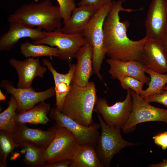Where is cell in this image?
I'll return each mask as SVG.
<instances>
[{"label": "cell", "mask_w": 167, "mask_h": 167, "mask_svg": "<svg viewBox=\"0 0 167 167\" xmlns=\"http://www.w3.org/2000/svg\"><path fill=\"white\" fill-rule=\"evenodd\" d=\"M6 99V95H4L2 91L0 90V101H5Z\"/></svg>", "instance_id": "d590c367"}, {"label": "cell", "mask_w": 167, "mask_h": 167, "mask_svg": "<svg viewBox=\"0 0 167 167\" xmlns=\"http://www.w3.org/2000/svg\"><path fill=\"white\" fill-rule=\"evenodd\" d=\"M140 61L146 68L160 73L167 72V57L159 39H148Z\"/></svg>", "instance_id": "2e32d148"}, {"label": "cell", "mask_w": 167, "mask_h": 167, "mask_svg": "<svg viewBox=\"0 0 167 167\" xmlns=\"http://www.w3.org/2000/svg\"><path fill=\"white\" fill-rule=\"evenodd\" d=\"M10 65L16 71L18 77L17 87L19 88L32 87V82L37 77L42 78L47 71L46 67L42 66L38 58H27L21 61L15 58L9 60Z\"/></svg>", "instance_id": "5bb4252c"}, {"label": "cell", "mask_w": 167, "mask_h": 167, "mask_svg": "<svg viewBox=\"0 0 167 167\" xmlns=\"http://www.w3.org/2000/svg\"><path fill=\"white\" fill-rule=\"evenodd\" d=\"M20 147L24 148V162L26 166L44 167L46 164L45 150L28 143L22 144Z\"/></svg>", "instance_id": "484cf974"}, {"label": "cell", "mask_w": 167, "mask_h": 167, "mask_svg": "<svg viewBox=\"0 0 167 167\" xmlns=\"http://www.w3.org/2000/svg\"><path fill=\"white\" fill-rule=\"evenodd\" d=\"M133 108L130 117L122 130L127 134L133 131L138 124L148 122L167 124V109L153 106L131 90Z\"/></svg>", "instance_id": "ba28073f"}, {"label": "cell", "mask_w": 167, "mask_h": 167, "mask_svg": "<svg viewBox=\"0 0 167 167\" xmlns=\"http://www.w3.org/2000/svg\"><path fill=\"white\" fill-rule=\"evenodd\" d=\"M96 113L100 125L101 133L95 148L103 167H109L114 156L121 150L125 147L138 145L139 144L124 139L121 134V129L108 126L101 116Z\"/></svg>", "instance_id": "5b68a950"}, {"label": "cell", "mask_w": 167, "mask_h": 167, "mask_svg": "<svg viewBox=\"0 0 167 167\" xmlns=\"http://www.w3.org/2000/svg\"><path fill=\"white\" fill-rule=\"evenodd\" d=\"M46 37L45 31L37 28H32L16 21L10 22L9 29L0 37V51H9L25 37L30 38L33 41L41 40Z\"/></svg>", "instance_id": "4fadbf2b"}, {"label": "cell", "mask_w": 167, "mask_h": 167, "mask_svg": "<svg viewBox=\"0 0 167 167\" xmlns=\"http://www.w3.org/2000/svg\"><path fill=\"white\" fill-rule=\"evenodd\" d=\"M71 162V159H66L53 163L46 164L44 167H69Z\"/></svg>", "instance_id": "d6a6232c"}, {"label": "cell", "mask_w": 167, "mask_h": 167, "mask_svg": "<svg viewBox=\"0 0 167 167\" xmlns=\"http://www.w3.org/2000/svg\"><path fill=\"white\" fill-rule=\"evenodd\" d=\"M111 1V0H81L78 4L79 6L93 5L100 9L106 5Z\"/></svg>", "instance_id": "4dcf8cb0"}, {"label": "cell", "mask_w": 167, "mask_h": 167, "mask_svg": "<svg viewBox=\"0 0 167 167\" xmlns=\"http://www.w3.org/2000/svg\"><path fill=\"white\" fill-rule=\"evenodd\" d=\"M46 37L33 41L35 44H46L58 49V59L70 63L79 49L86 43L82 33L68 34L63 33L61 27L52 32L45 31Z\"/></svg>", "instance_id": "8992f818"}, {"label": "cell", "mask_w": 167, "mask_h": 167, "mask_svg": "<svg viewBox=\"0 0 167 167\" xmlns=\"http://www.w3.org/2000/svg\"><path fill=\"white\" fill-rule=\"evenodd\" d=\"M164 89V92L161 93L151 96L143 99L149 103H157L167 108V87H165Z\"/></svg>", "instance_id": "f546056e"}, {"label": "cell", "mask_w": 167, "mask_h": 167, "mask_svg": "<svg viewBox=\"0 0 167 167\" xmlns=\"http://www.w3.org/2000/svg\"><path fill=\"white\" fill-rule=\"evenodd\" d=\"M92 47L86 43L77 53V63L72 82L78 86L85 87L89 83L93 73Z\"/></svg>", "instance_id": "d6986e66"}, {"label": "cell", "mask_w": 167, "mask_h": 167, "mask_svg": "<svg viewBox=\"0 0 167 167\" xmlns=\"http://www.w3.org/2000/svg\"><path fill=\"white\" fill-rule=\"evenodd\" d=\"M99 9L93 5H84L76 7L70 19L62 28V31L68 34L82 33Z\"/></svg>", "instance_id": "ffe728a7"}, {"label": "cell", "mask_w": 167, "mask_h": 167, "mask_svg": "<svg viewBox=\"0 0 167 167\" xmlns=\"http://www.w3.org/2000/svg\"><path fill=\"white\" fill-rule=\"evenodd\" d=\"M36 2H37L38 0H34Z\"/></svg>", "instance_id": "8d00e7d4"}, {"label": "cell", "mask_w": 167, "mask_h": 167, "mask_svg": "<svg viewBox=\"0 0 167 167\" xmlns=\"http://www.w3.org/2000/svg\"><path fill=\"white\" fill-rule=\"evenodd\" d=\"M114 1L98 9L82 34L87 43L92 47L93 73L101 81L103 77L100 72L106 55L104 44L103 24L105 18L111 9Z\"/></svg>", "instance_id": "277c9868"}, {"label": "cell", "mask_w": 167, "mask_h": 167, "mask_svg": "<svg viewBox=\"0 0 167 167\" xmlns=\"http://www.w3.org/2000/svg\"><path fill=\"white\" fill-rule=\"evenodd\" d=\"M13 133L18 144V147L24 143H28L45 151L54 138L57 128L54 126L46 131L32 128L26 124H17Z\"/></svg>", "instance_id": "9a60e30c"}, {"label": "cell", "mask_w": 167, "mask_h": 167, "mask_svg": "<svg viewBox=\"0 0 167 167\" xmlns=\"http://www.w3.org/2000/svg\"><path fill=\"white\" fill-rule=\"evenodd\" d=\"M122 88L124 89H130L140 95L142 92L143 87L145 83L136 78L131 76H125L118 78Z\"/></svg>", "instance_id": "83f0119b"}, {"label": "cell", "mask_w": 167, "mask_h": 167, "mask_svg": "<svg viewBox=\"0 0 167 167\" xmlns=\"http://www.w3.org/2000/svg\"><path fill=\"white\" fill-rule=\"evenodd\" d=\"M159 40L167 57V30L164 32Z\"/></svg>", "instance_id": "836d02e7"}, {"label": "cell", "mask_w": 167, "mask_h": 167, "mask_svg": "<svg viewBox=\"0 0 167 167\" xmlns=\"http://www.w3.org/2000/svg\"><path fill=\"white\" fill-rule=\"evenodd\" d=\"M96 93L93 81L85 87L78 86L71 82L61 112L84 126H90L93 123L92 114L98 98Z\"/></svg>", "instance_id": "3957f363"}, {"label": "cell", "mask_w": 167, "mask_h": 167, "mask_svg": "<svg viewBox=\"0 0 167 167\" xmlns=\"http://www.w3.org/2000/svg\"><path fill=\"white\" fill-rule=\"evenodd\" d=\"M50 109L49 103L41 102L23 112L16 113L15 120L19 124H45L49 121L47 115Z\"/></svg>", "instance_id": "44dd1931"}, {"label": "cell", "mask_w": 167, "mask_h": 167, "mask_svg": "<svg viewBox=\"0 0 167 167\" xmlns=\"http://www.w3.org/2000/svg\"><path fill=\"white\" fill-rule=\"evenodd\" d=\"M0 86L6 90V94H11L16 99L18 104L16 113L23 112L55 96L53 86L45 91L37 92L32 87L16 88L12 83L6 79L1 81Z\"/></svg>", "instance_id": "8fae6325"}, {"label": "cell", "mask_w": 167, "mask_h": 167, "mask_svg": "<svg viewBox=\"0 0 167 167\" xmlns=\"http://www.w3.org/2000/svg\"><path fill=\"white\" fill-rule=\"evenodd\" d=\"M128 0L114 1L112 8L105 19L103 24L104 44L106 55L109 58L123 61H140L144 45L148 40L145 36L138 41H133L127 36V31L129 23L127 20L121 21L119 15L121 11L128 12L141 11L138 9H126L122 3Z\"/></svg>", "instance_id": "6da1fadb"}, {"label": "cell", "mask_w": 167, "mask_h": 167, "mask_svg": "<svg viewBox=\"0 0 167 167\" xmlns=\"http://www.w3.org/2000/svg\"><path fill=\"white\" fill-rule=\"evenodd\" d=\"M59 4L60 10L64 24L69 20L73 10L76 7L75 0H56Z\"/></svg>", "instance_id": "f1b7e54d"}, {"label": "cell", "mask_w": 167, "mask_h": 167, "mask_svg": "<svg viewBox=\"0 0 167 167\" xmlns=\"http://www.w3.org/2000/svg\"><path fill=\"white\" fill-rule=\"evenodd\" d=\"M7 108L0 114V130L13 133L18 124L15 120L18 104L15 98L11 95L8 101Z\"/></svg>", "instance_id": "d4e9b609"}, {"label": "cell", "mask_w": 167, "mask_h": 167, "mask_svg": "<svg viewBox=\"0 0 167 167\" xmlns=\"http://www.w3.org/2000/svg\"><path fill=\"white\" fill-rule=\"evenodd\" d=\"M62 18L59 6L53 5L50 0L24 5L10 15L7 21H16L30 28L44 29L50 32L61 27Z\"/></svg>", "instance_id": "7a4b0ae2"}, {"label": "cell", "mask_w": 167, "mask_h": 167, "mask_svg": "<svg viewBox=\"0 0 167 167\" xmlns=\"http://www.w3.org/2000/svg\"><path fill=\"white\" fill-rule=\"evenodd\" d=\"M146 36L159 39L167 30V0H152L145 21Z\"/></svg>", "instance_id": "7c38bea8"}, {"label": "cell", "mask_w": 167, "mask_h": 167, "mask_svg": "<svg viewBox=\"0 0 167 167\" xmlns=\"http://www.w3.org/2000/svg\"><path fill=\"white\" fill-rule=\"evenodd\" d=\"M49 115L56 122L55 126L69 130L75 136L80 146L88 145L95 147L100 135L99 123L93 122L89 126H84L58 110L55 106L50 109Z\"/></svg>", "instance_id": "9c48e42d"}, {"label": "cell", "mask_w": 167, "mask_h": 167, "mask_svg": "<svg viewBox=\"0 0 167 167\" xmlns=\"http://www.w3.org/2000/svg\"><path fill=\"white\" fill-rule=\"evenodd\" d=\"M18 144L12 132L4 130L0 131V166L7 167V157L15 148Z\"/></svg>", "instance_id": "4316f807"}, {"label": "cell", "mask_w": 167, "mask_h": 167, "mask_svg": "<svg viewBox=\"0 0 167 167\" xmlns=\"http://www.w3.org/2000/svg\"><path fill=\"white\" fill-rule=\"evenodd\" d=\"M145 72L149 75L150 80L148 84V87L143 90L139 96L144 99L163 92L164 88L167 83V74L159 73L148 68H145Z\"/></svg>", "instance_id": "cb8c5ba5"}, {"label": "cell", "mask_w": 167, "mask_h": 167, "mask_svg": "<svg viewBox=\"0 0 167 167\" xmlns=\"http://www.w3.org/2000/svg\"><path fill=\"white\" fill-rule=\"evenodd\" d=\"M109 66L108 71L112 79L125 76H131L148 84L150 78L145 74V67L140 61H123L116 59L108 58L106 60Z\"/></svg>", "instance_id": "e0dca14e"}, {"label": "cell", "mask_w": 167, "mask_h": 167, "mask_svg": "<svg viewBox=\"0 0 167 167\" xmlns=\"http://www.w3.org/2000/svg\"><path fill=\"white\" fill-rule=\"evenodd\" d=\"M56 128L55 137L45 151L46 161L48 164L71 160L80 146L69 130L64 127Z\"/></svg>", "instance_id": "30bf717a"}, {"label": "cell", "mask_w": 167, "mask_h": 167, "mask_svg": "<svg viewBox=\"0 0 167 167\" xmlns=\"http://www.w3.org/2000/svg\"><path fill=\"white\" fill-rule=\"evenodd\" d=\"M151 167H167V159L156 164H152L150 165Z\"/></svg>", "instance_id": "e575fe53"}, {"label": "cell", "mask_w": 167, "mask_h": 167, "mask_svg": "<svg viewBox=\"0 0 167 167\" xmlns=\"http://www.w3.org/2000/svg\"><path fill=\"white\" fill-rule=\"evenodd\" d=\"M152 139L155 144L161 147L162 149H167V131L155 135Z\"/></svg>", "instance_id": "1f68e13d"}, {"label": "cell", "mask_w": 167, "mask_h": 167, "mask_svg": "<svg viewBox=\"0 0 167 167\" xmlns=\"http://www.w3.org/2000/svg\"><path fill=\"white\" fill-rule=\"evenodd\" d=\"M70 167H103L97 156L95 147L80 146L71 160Z\"/></svg>", "instance_id": "7402d4cb"}, {"label": "cell", "mask_w": 167, "mask_h": 167, "mask_svg": "<svg viewBox=\"0 0 167 167\" xmlns=\"http://www.w3.org/2000/svg\"><path fill=\"white\" fill-rule=\"evenodd\" d=\"M125 99L109 105L107 100L98 98L94 111L99 114L108 126L122 129L132 112L133 102L131 90L128 89Z\"/></svg>", "instance_id": "52a82bcc"}, {"label": "cell", "mask_w": 167, "mask_h": 167, "mask_svg": "<svg viewBox=\"0 0 167 167\" xmlns=\"http://www.w3.org/2000/svg\"><path fill=\"white\" fill-rule=\"evenodd\" d=\"M42 62L43 65L47 67L53 77L55 83L56 96L55 106L58 110L61 112L65 98L70 89L71 83L75 70L76 65L70 64L68 72L66 74H62L57 71L49 60L43 59Z\"/></svg>", "instance_id": "ac0fdd59"}, {"label": "cell", "mask_w": 167, "mask_h": 167, "mask_svg": "<svg viewBox=\"0 0 167 167\" xmlns=\"http://www.w3.org/2000/svg\"><path fill=\"white\" fill-rule=\"evenodd\" d=\"M21 53L25 57H39L45 56H58V49L56 47H51L43 44H35L28 41L20 45Z\"/></svg>", "instance_id": "603a6c76"}]
</instances>
